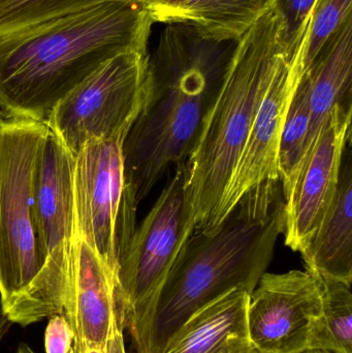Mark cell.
I'll use <instances>...</instances> for the list:
<instances>
[{
    "instance_id": "6da1fadb",
    "label": "cell",
    "mask_w": 352,
    "mask_h": 353,
    "mask_svg": "<svg viewBox=\"0 0 352 353\" xmlns=\"http://www.w3.org/2000/svg\"><path fill=\"white\" fill-rule=\"evenodd\" d=\"M284 228L279 181L248 191L211 234L194 232L143 316L130 327L136 353H161L182 325L231 290L253 292Z\"/></svg>"
},
{
    "instance_id": "7a4b0ae2",
    "label": "cell",
    "mask_w": 352,
    "mask_h": 353,
    "mask_svg": "<svg viewBox=\"0 0 352 353\" xmlns=\"http://www.w3.org/2000/svg\"><path fill=\"white\" fill-rule=\"evenodd\" d=\"M143 3L107 2L0 35V108L47 121L53 108L110 58L148 50Z\"/></svg>"
},
{
    "instance_id": "3957f363",
    "label": "cell",
    "mask_w": 352,
    "mask_h": 353,
    "mask_svg": "<svg viewBox=\"0 0 352 353\" xmlns=\"http://www.w3.org/2000/svg\"><path fill=\"white\" fill-rule=\"evenodd\" d=\"M235 43L165 24L150 56V89L123 146L126 183L140 203L172 167L184 163L218 88Z\"/></svg>"
},
{
    "instance_id": "277c9868",
    "label": "cell",
    "mask_w": 352,
    "mask_h": 353,
    "mask_svg": "<svg viewBox=\"0 0 352 353\" xmlns=\"http://www.w3.org/2000/svg\"><path fill=\"white\" fill-rule=\"evenodd\" d=\"M287 48L277 1L236 41L183 163L184 236L212 232L258 105Z\"/></svg>"
},
{
    "instance_id": "5b68a950",
    "label": "cell",
    "mask_w": 352,
    "mask_h": 353,
    "mask_svg": "<svg viewBox=\"0 0 352 353\" xmlns=\"http://www.w3.org/2000/svg\"><path fill=\"white\" fill-rule=\"evenodd\" d=\"M74 171V155L49 130L37 159L33 189L41 270L26 294L4 314L21 327L53 315L64 316L70 309L79 248Z\"/></svg>"
},
{
    "instance_id": "8992f818",
    "label": "cell",
    "mask_w": 352,
    "mask_h": 353,
    "mask_svg": "<svg viewBox=\"0 0 352 353\" xmlns=\"http://www.w3.org/2000/svg\"><path fill=\"white\" fill-rule=\"evenodd\" d=\"M45 122L0 114V305L6 314L41 270L35 236L37 159Z\"/></svg>"
},
{
    "instance_id": "52a82bcc",
    "label": "cell",
    "mask_w": 352,
    "mask_h": 353,
    "mask_svg": "<svg viewBox=\"0 0 352 353\" xmlns=\"http://www.w3.org/2000/svg\"><path fill=\"white\" fill-rule=\"evenodd\" d=\"M150 89L148 50L122 52L101 64L52 110L45 124L76 153L92 140L123 142Z\"/></svg>"
},
{
    "instance_id": "ba28073f",
    "label": "cell",
    "mask_w": 352,
    "mask_h": 353,
    "mask_svg": "<svg viewBox=\"0 0 352 353\" xmlns=\"http://www.w3.org/2000/svg\"><path fill=\"white\" fill-rule=\"evenodd\" d=\"M123 142L92 140L74 157V190L79 238L117 276L136 230L138 203L124 175Z\"/></svg>"
},
{
    "instance_id": "9c48e42d",
    "label": "cell",
    "mask_w": 352,
    "mask_h": 353,
    "mask_svg": "<svg viewBox=\"0 0 352 353\" xmlns=\"http://www.w3.org/2000/svg\"><path fill=\"white\" fill-rule=\"evenodd\" d=\"M183 163L134 230L116 276V305L124 329L148 309L188 239L183 236Z\"/></svg>"
},
{
    "instance_id": "30bf717a",
    "label": "cell",
    "mask_w": 352,
    "mask_h": 353,
    "mask_svg": "<svg viewBox=\"0 0 352 353\" xmlns=\"http://www.w3.org/2000/svg\"><path fill=\"white\" fill-rule=\"evenodd\" d=\"M310 20L311 14L302 25L293 50L289 51L287 48L279 59L268 89L258 105L211 232L227 219L248 191L262 183L279 181L277 161L279 140L291 99L304 72Z\"/></svg>"
},
{
    "instance_id": "8fae6325",
    "label": "cell",
    "mask_w": 352,
    "mask_h": 353,
    "mask_svg": "<svg viewBox=\"0 0 352 353\" xmlns=\"http://www.w3.org/2000/svg\"><path fill=\"white\" fill-rule=\"evenodd\" d=\"M322 310V281L318 276L298 270L266 272L248 300L250 340L264 353L305 352Z\"/></svg>"
},
{
    "instance_id": "7c38bea8",
    "label": "cell",
    "mask_w": 352,
    "mask_h": 353,
    "mask_svg": "<svg viewBox=\"0 0 352 353\" xmlns=\"http://www.w3.org/2000/svg\"><path fill=\"white\" fill-rule=\"evenodd\" d=\"M352 107L331 116L284 201V244L303 252L318 232L338 186L345 149L351 142Z\"/></svg>"
},
{
    "instance_id": "4fadbf2b",
    "label": "cell",
    "mask_w": 352,
    "mask_h": 353,
    "mask_svg": "<svg viewBox=\"0 0 352 353\" xmlns=\"http://www.w3.org/2000/svg\"><path fill=\"white\" fill-rule=\"evenodd\" d=\"M115 290V278L107 265L79 238L72 303L64 315L74 332V353L105 350L112 323L119 317Z\"/></svg>"
},
{
    "instance_id": "5bb4252c",
    "label": "cell",
    "mask_w": 352,
    "mask_h": 353,
    "mask_svg": "<svg viewBox=\"0 0 352 353\" xmlns=\"http://www.w3.org/2000/svg\"><path fill=\"white\" fill-rule=\"evenodd\" d=\"M302 80L307 86L310 109L303 167L337 108L352 107V18L324 45Z\"/></svg>"
},
{
    "instance_id": "9a60e30c",
    "label": "cell",
    "mask_w": 352,
    "mask_h": 353,
    "mask_svg": "<svg viewBox=\"0 0 352 353\" xmlns=\"http://www.w3.org/2000/svg\"><path fill=\"white\" fill-rule=\"evenodd\" d=\"M249 294L236 288L190 317L161 353H264L249 338Z\"/></svg>"
},
{
    "instance_id": "2e32d148",
    "label": "cell",
    "mask_w": 352,
    "mask_h": 353,
    "mask_svg": "<svg viewBox=\"0 0 352 353\" xmlns=\"http://www.w3.org/2000/svg\"><path fill=\"white\" fill-rule=\"evenodd\" d=\"M306 271L320 279L352 283L351 142L345 149L338 186L318 232L301 253Z\"/></svg>"
},
{
    "instance_id": "e0dca14e",
    "label": "cell",
    "mask_w": 352,
    "mask_h": 353,
    "mask_svg": "<svg viewBox=\"0 0 352 353\" xmlns=\"http://www.w3.org/2000/svg\"><path fill=\"white\" fill-rule=\"evenodd\" d=\"M277 0H191L175 22L194 27L203 37L219 43L239 41Z\"/></svg>"
},
{
    "instance_id": "ac0fdd59",
    "label": "cell",
    "mask_w": 352,
    "mask_h": 353,
    "mask_svg": "<svg viewBox=\"0 0 352 353\" xmlns=\"http://www.w3.org/2000/svg\"><path fill=\"white\" fill-rule=\"evenodd\" d=\"M320 281L322 310L312 327L309 350L352 353L351 286L334 280Z\"/></svg>"
},
{
    "instance_id": "d6986e66",
    "label": "cell",
    "mask_w": 352,
    "mask_h": 353,
    "mask_svg": "<svg viewBox=\"0 0 352 353\" xmlns=\"http://www.w3.org/2000/svg\"><path fill=\"white\" fill-rule=\"evenodd\" d=\"M310 109L307 86L300 80L281 130L278 146V175L283 197L289 196L301 171L306 152Z\"/></svg>"
},
{
    "instance_id": "ffe728a7",
    "label": "cell",
    "mask_w": 352,
    "mask_h": 353,
    "mask_svg": "<svg viewBox=\"0 0 352 353\" xmlns=\"http://www.w3.org/2000/svg\"><path fill=\"white\" fill-rule=\"evenodd\" d=\"M144 0H0V35L107 2Z\"/></svg>"
},
{
    "instance_id": "44dd1931",
    "label": "cell",
    "mask_w": 352,
    "mask_h": 353,
    "mask_svg": "<svg viewBox=\"0 0 352 353\" xmlns=\"http://www.w3.org/2000/svg\"><path fill=\"white\" fill-rule=\"evenodd\" d=\"M352 18V0H315L311 10L304 70L309 68L333 35Z\"/></svg>"
},
{
    "instance_id": "7402d4cb",
    "label": "cell",
    "mask_w": 352,
    "mask_h": 353,
    "mask_svg": "<svg viewBox=\"0 0 352 353\" xmlns=\"http://www.w3.org/2000/svg\"><path fill=\"white\" fill-rule=\"evenodd\" d=\"M315 0H277V8L284 25V43L293 49L300 28L311 12Z\"/></svg>"
},
{
    "instance_id": "603a6c76",
    "label": "cell",
    "mask_w": 352,
    "mask_h": 353,
    "mask_svg": "<svg viewBox=\"0 0 352 353\" xmlns=\"http://www.w3.org/2000/svg\"><path fill=\"white\" fill-rule=\"evenodd\" d=\"M45 353H74V332L63 315L50 317L45 332Z\"/></svg>"
},
{
    "instance_id": "cb8c5ba5",
    "label": "cell",
    "mask_w": 352,
    "mask_h": 353,
    "mask_svg": "<svg viewBox=\"0 0 352 353\" xmlns=\"http://www.w3.org/2000/svg\"><path fill=\"white\" fill-rule=\"evenodd\" d=\"M191 0H144L143 6L150 16L153 23L175 22L182 10Z\"/></svg>"
},
{
    "instance_id": "d4e9b609",
    "label": "cell",
    "mask_w": 352,
    "mask_h": 353,
    "mask_svg": "<svg viewBox=\"0 0 352 353\" xmlns=\"http://www.w3.org/2000/svg\"><path fill=\"white\" fill-rule=\"evenodd\" d=\"M123 330V325L119 317H115L105 344V353H126Z\"/></svg>"
},
{
    "instance_id": "484cf974",
    "label": "cell",
    "mask_w": 352,
    "mask_h": 353,
    "mask_svg": "<svg viewBox=\"0 0 352 353\" xmlns=\"http://www.w3.org/2000/svg\"><path fill=\"white\" fill-rule=\"evenodd\" d=\"M12 325V323L4 315H0V342L2 341Z\"/></svg>"
},
{
    "instance_id": "4316f807",
    "label": "cell",
    "mask_w": 352,
    "mask_h": 353,
    "mask_svg": "<svg viewBox=\"0 0 352 353\" xmlns=\"http://www.w3.org/2000/svg\"><path fill=\"white\" fill-rule=\"evenodd\" d=\"M16 353H37L27 344H21Z\"/></svg>"
},
{
    "instance_id": "83f0119b",
    "label": "cell",
    "mask_w": 352,
    "mask_h": 353,
    "mask_svg": "<svg viewBox=\"0 0 352 353\" xmlns=\"http://www.w3.org/2000/svg\"><path fill=\"white\" fill-rule=\"evenodd\" d=\"M301 353H329V352H320V350H305V352H301Z\"/></svg>"
}]
</instances>
